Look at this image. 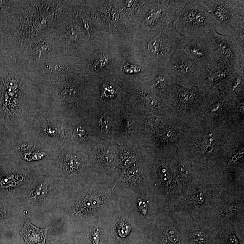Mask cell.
Returning a JSON list of instances; mask_svg holds the SVG:
<instances>
[{
    "label": "cell",
    "mask_w": 244,
    "mask_h": 244,
    "mask_svg": "<svg viewBox=\"0 0 244 244\" xmlns=\"http://www.w3.org/2000/svg\"><path fill=\"white\" fill-rule=\"evenodd\" d=\"M177 31L182 36L209 33L216 29L214 20L200 1H184L174 21Z\"/></svg>",
    "instance_id": "obj_1"
},
{
    "label": "cell",
    "mask_w": 244,
    "mask_h": 244,
    "mask_svg": "<svg viewBox=\"0 0 244 244\" xmlns=\"http://www.w3.org/2000/svg\"><path fill=\"white\" fill-rule=\"evenodd\" d=\"M210 12L216 24V30L226 33L244 26V1H200Z\"/></svg>",
    "instance_id": "obj_2"
},
{
    "label": "cell",
    "mask_w": 244,
    "mask_h": 244,
    "mask_svg": "<svg viewBox=\"0 0 244 244\" xmlns=\"http://www.w3.org/2000/svg\"><path fill=\"white\" fill-rule=\"evenodd\" d=\"M209 36L216 61L224 62L237 72H244V44L229 34L218 32L216 29L209 33Z\"/></svg>",
    "instance_id": "obj_3"
},
{
    "label": "cell",
    "mask_w": 244,
    "mask_h": 244,
    "mask_svg": "<svg viewBox=\"0 0 244 244\" xmlns=\"http://www.w3.org/2000/svg\"><path fill=\"white\" fill-rule=\"evenodd\" d=\"M180 49L202 70L208 68L216 60L209 33L183 37Z\"/></svg>",
    "instance_id": "obj_4"
},
{
    "label": "cell",
    "mask_w": 244,
    "mask_h": 244,
    "mask_svg": "<svg viewBox=\"0 0 244 244\" xmlns=\"http://www.w3.org/2000/svg\"><path fill=\"white\" fill-rule=\"evenodd\" d=\"M166 68L173 78L181 80L199 78L203 71L180 49L174 54Z\"/></svg>",
    "instance_id": "obj_5"
},
{
    "label": "cell",
    "mask_w": 244,
    "mask_h": 244,
    "mask_svg": "<svg viewBox=\"0 0 244 244\" xmlns=\"http://www.w3.org/2000/svg\"><path fill=\"white\" fill-rule=\"evenodd\" d=\"M49 229V227L41 229L36 227L26 216L24 227L20 233L27 244H45Z\"/></svg>",
    "instance_id": "obj_6"
},
{
    "label": "cell",
    "mask_w": 244,
    "mask_h": 244,
    "mask_svg": "<svg viewBox=\"0 0 244 244\" xmlns=\"http://www.w3.org/2000/svg\"><path fill=\"white\" fill-rule=\"evenodd\" d=\"M79 96V92L74 86L68 87L63 90L61 94V97L63 101L72 102L77 99Z\"/></svg>",
    "instance_id": "obj_7"
},
{
    "label": "cell",
    "mask_w": 244,
    "mask_h": 244,
    "mask_svg": "<svg viewBox=\"0 0 244 244\" xmlns=\"http://www.w3.org/2000/svg\"><path fill=\"white\" fill-rule=\"evenodd\" d=\"M48 193V188L47 185L44 184H42L38 186L34 193V196L30 199V202L36 203L41 202L43 199L47 195Z\"/></svg>",
    "instance_id": "obj_8"
},
{
    "label": "cell",
    "mask_w": 244,
    "mask_h": 244,
    "mask_svg": "<svg viewBox=\"0 0 244 244\" xmlns=\"http://www.w3.org/2000/svg\"><path fill=\"white\" fill-rule=\"evenodd\" d=\"M99 123L101 129L104 131H108L112 127L111 121L105 116H103L100 118Z\"/></svg>",
    "instance_id": "obj_9"
},
{
    "label": "cell",
    "mask_w": 244,
    "mask_h": 244,
    "mask_svg": "<svg viewBox=\"0 0 244 244\" xmlns=\"http://www.w3.org/2000/svg\"><path fill=\"white\" fill-rule=\"evenodd\" d=\"M118 230L119 236L122 237H125L129 233L130 231V226L127 223H121L119 226Z\"/></svg>",
    "instance_id": "obj_10"
},
{
    "label": "cell",
    "mask_w": 244,
    "mask_h": 244,
    "mask_svg": "<svg viewBox=\"0 0 244 244\" xmlns=\"http://www.w3.org/2000/svg\"><path fill=\"white\" fill-rule=\"evenodd\" d=\"M92 236L93 244H99L100 240V235L97 228H94Z\"/></svg>",
    "instance_id": "obj_11"
},
{
    "label": "cell",
    "mask_w": 244,
    "mask_h": 244,
    "mask_svg": "<svg viewBox=\"0 0 244 244\" xmlns=\"http://www.w3.org/2000/svg\"><path fill=\"white\" fill-rule=\"evenodd\" d=\"M138 207L143 214L146 215L147 212V206L145 202L142 201L141 200L138 202Z\"/></svg>",
    "instance_id": "obj_12"
},
{
    "label": "cell",
    "mask_w": 244,
    "mask_h": 244,
    "mask_svg": "<svg viewBox=\"0 0 244 244\" xmlns=\"http://www.w3.org/2000/svg\"><path fill=\"white\" fill-rule=\"evenodd\" d=\"M47 50H48V47H47V46H46V45L42 44L40 47L38 48L37 49V52H38V55H39V56H42L43 54H45V53H46Z\"/></svg>",
    "instance_id": "obj_13"
},
{
    "label": "cell",
    "mask_w": 244,
    "mask_h": 244,
    "mask_svg": "<svg viewBox=\"0 0 244 244\" xmlns=\"http://www.w3.org/2000/svg\"><path fill=\"white\" fill-rule=\"evenodd\" d=\"M174 232V231H172V230L171 231H169L167 236H166V237H167V239L171 243H176V242L178 241V240L173 239V237L175 236V233L174 234V235H173Z\"/></svg>",
    "instance_id": "obj_14"
},
{
    "label": "cell",
    "mask_w": 244,
    "mask_h": 244,
    "mask_svg": "<svg viewBox=\"0 0 244 244\" xmlns=\"http://www.w3.org/2000/svg\"><path fill=\"white\" fill-rule=\"evenodd\" d=\"M75 133L79 137H82L85 134V130L81 127L76 128V129L75 130Z\"/></svg>",
    "instance_id": "obj_15"
},
{
    "label": "cell",
    "mask_w": 244,
    "mask_h": 244,
    "mask_svg": "<svg viewBox=\"0 0 244 244\" xmlns=\"http://www.w3.org/2000/svg\"><path fill=\"white\" fill-rule=\"evenodd\" d=\"M83 23L84 27L86 28L87 31L88 32V33H89V35H90V29H89V25H88V23H87V21H86V20L84 19H83Z\"/></svg>",
    "instance_id": "obj_16"
}]
</instances>
